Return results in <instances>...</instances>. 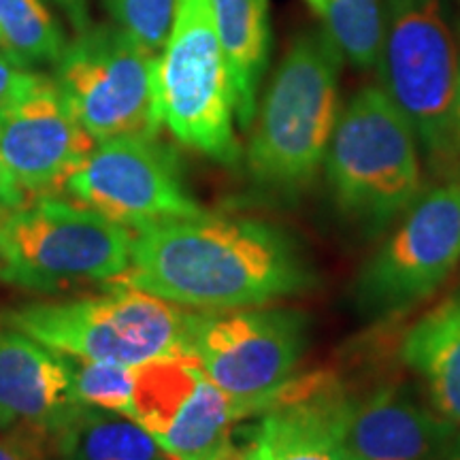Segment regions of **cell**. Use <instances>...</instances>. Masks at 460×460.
I'll return each mask as SVG.
<instances>
[{"label":"cell","mask_w":460,"mask_h":460,"mask_svg":"<svg viewBox=\"0 0 460 460\" xmlns=\"http://www.w3.org/2000/svg\"><path fill=\"white\" fill-rule=\"evenodd\" d=\"M315 279L301 247L281 228L203 211L135 230L128 271L111 288L214 314L296 296Z\"/></svg>","instance_id":"obj_1"},{"label":"cell","mask_w":460,"mask_h":460,"mask_svg":"<svg viewBox=\"0 0 460 460\" xmlns=\"http://www.w3.org/2000/svg\"><path fill=\"white\" fill-rule=\"evenodd\" d=\"M343 56L326 28L298 34L275 68L247 146L252 181L269 192L312 186L329 152L341 102Z\"/></svg>","instance_id":"obj_2"},{"label":"cell","mask_w":460,"mask_h":460,"mask_svg":"<svg viewBox=\"0 0 460 460\" xmlns=\"http://www.w3.org/2000/svg\"><path fill=\"white\" fill-rule=\"evenodd\" d=\"M418 146L382 85L358 90L339 113L326 181L337 209L369 237L386 233L422 194Z\"/></svg>","instance_id":"obj_3"},{"label":"cell","mask_w":460,"mask_h":460,"mask_svg":"<svg viewBox=\"0 0 460 460\" xmlns=\"http://www.w3.org/2000/svg\"><path fill=\"white\" fill-rule=\"evenodd\" d=\"M192 315L147 292L111 288L101 296L20 305L3 322L71 358L141 367L188 354Z\"/></svg>","instance_id":"obj_4"},{"label":"cell","mask_w":460,"mask_h":460,"mask_svg":"<svg viewBox=\"0 0 460 460\" xmlns=\"http://www.w3.org/2000/svg\"><path fill=\"white\" fill-rule=\"evenodd\" d=\"M158 58L118 26H88L54 65L56 90L96 143L158 137Z\"/></svg>","instance_id":"obj_5"},{"label":"cell","mask_w":460,"mask_h":460,"mask_svg":"<svg viewBox=\"0 0 460 460\" xmlns=\"http://www.w3.org/2000/svg\"><path fill=\"white\" fill-rule=\"evenodd\" d=\"M376 68L429 156L452 158L460 58L444 0H386Z\"/></svg>","instance_id":"obj_6"},{"label":"cell","mask_w":460,"mask_h":460,"mask_svg":"<svg viewBox=\"0 0 460 460\" xmlns=\"http://www.w3.org/2000/svg\"><path fill=\"white\" fill-rule=\"evenodd\" d=\"M163 122L183 146L234 166V94L209 0H177L175 20L158 58Z\"/></svg>","instance_id":"obj_7"},{"label":"cell","mask_w":460,"mask_h":460,"mask_svg":"<svg viewBox=\"0 0 460 460\" xmlns=\"http://www.w3.org/2000/svg\"><path fill=\"white\" fill-rule=\"evenodd\" d=\"M3 222L11 247V284L34 290L113 284L130 267L135 233L90 207L41 197Z\"/></svg>","instance_id":"obj_8"},{"label":"cell","mask_w":460,"mask_h":460,"mask_svg":"<svg viewBox=\"0 0 460 460\" xmlns=\"http://www.w3.org/2000/svg\"><path fill=\"white\" fill-rule=\"evenodd\" d=\"M460 264V181L422 190L356 275V307L367 318L410 312Z\"/></svg>","instance_id":"obj_9"},{"label":"cell","mask_w":460,"mask_h":460,"mask_svg":"<svg viewBox=\"0 0 460 460\" xmlns=\"http://www.w3.org/2000/svg\"><path fill=\"white\" fill-rule=\"evenodd\" d=\"M307 348V320L292 309L245 307L192 315L188 354L250 416L290 382Z\"/></svg>","instance_id":"obj_10"},{"label":"cell","mask_w":460,"mask_h":460,"mask_svg":"<svg viewBox=\"0 0 460 460\" xmlns=\"http://www.w3.org/2000/svg\"><path fill=\"white\" fill-rule=\"evenodd\" d=\"M130 418L169 460H237L234 427L247 411L194 356L180 354L137 367Z\"/></svg>","instance_id":"obj_11"},{"label":"cell","mask_w":460,"mask_h":460,"mask_svg":"<svg viewBox=\"0 0 460 460\" xmlns=\"http://www.w3.org/2000/svg\"><path fill=\"white\" fill-rule=\"evenodd\" d=\"M65 192L130 230L203 214L183 181L180 160L156 137L96 143L68 177Z\"/></svg>","instance_id":"obj_12"},{"label":"cell","mask_w":460,"mask_h":460,"mask_svg":"<svg viewBox=\"0 0 460 460\" xmlns=\"http://www.w3.org/2000/svg\"><path fill=\"white\" fill-rule=\"evenodd\" d=\"M96 141L45 77L24 99L0 109V152L26 194L54 197Z\"/></svg>","instance_id":"obj_13"},{"label":"cell","mask_w":460,"mask_h":460,"mask_svg":"<svg viewBox=\"0 0 460 460\" xmlns=\"http://www.w3.org/2000/svg\"><path fill=\"white\" fill-rule=\"evenodd\" d=\"M349 393L332 371L286 384L261 413L250 446L258 460H354L345 441Z\"/></svg>","instance_id":"obj_14"},{"label":"cell","mask_w":460,"mask_h":460,"mask_svg":"<svg viewBox=\"0 0 460 460\" xmlns=\"http://www.w3.org/2000/svg\"><path fill=\"white\" fill-rule=\"evenodd\" d=\"M343 429L354 460H439L456 430L401 384L349 394Z\"/></svg>","instance_id":"obj_15"},{"label":"cell","mask_w":460,"mask_h":460,"mask_svg":"<svg viewBox=\"0 0 460 460\" xmlns=\"http://www.w3.org/2000/svg\"><path fill=\"white\" fill-rule=\"evenodd\" d=\"M77 405L65 354L9 326L0 329V429L39 427L51 433Z\"/></svg>","instance_id":"obj_16"},{"label":"cell","mask_w":460,"mask_h":460,"mask_svg":"<svg viewBox=\"0 0 460 460\" xmlns=\"http://www.w3.org/2000/svg\"><path fill=\"white\" fill-rule=\"evenodd\" d=\"M399 356L422 382L429 405L460 427V290L413 322L401 339Z\"/></svg>","instance_id":"obj_17"},{"label":"cell","mask_w":460,"mask_h":460,"mask_svg":"<svg viewBox=\"0 0 460 460\" xmlns=\"http://www.w3.org/2000/svg\"><path fill=\"white\" fill-rule=\"evenodd\" d=\"M217 37L228 62L234 118L247 130L258 111V90L269 66L267 0H209Z\"/></svg>","instance_id":"obj_18"},{"label":"cell","mask_w":460,"mask_h":460,"mask_svg":"<svg viewBox=\"0 0 460 460\" xmlns=\"http://www.w3.org/2000/svg\"><path fill=\"white\" fill-rule=\"evenodd\" d=\"M58 460H169L141 424L124 413L77 405L51 430Z\"/></svg>","instance_id":"obj_19"},{"label":"cell","mask_w":460,"mask_h":460,"mask_svg":"<svg viewBox=\"0 0 460 460\" xmlns=\"http://www.w3.org/2000/svg\"><path fill=\"white\" fill-rule=\"evenodd\" d=\"M65 32L43 0H0V48L28 66L56 65Z\"/></svg>","instance_id":"obj_20"},{"label":"cell","mask_w":460,"mask_h":460,"mask_svg":"<svg viewBox=\"0 0 460 460\" xmlns=\"http://www.w3.org/2000/svg\"><path fill=\"white\" fill-rule=\"evenodd\" d=\"M324 22L343 60L360 71L377 66L384 26L382 0H324Z\"/></svg>","instance_id":"obj_21"},{"label":"cell","mask_w":460,"mask_h":460,"mask_svg":"<svg viewBox=\"0 0 460 460\" xmlns=\"http://www.w3.org/2000/svg\"><path fill=\"white\" fill-rule=\"evenodd\" d=\"M71 369L73 393L79 405L124 413L130 418L137 367L92 362L66 356Z\"/></svg>","instance_id":"obj_22"},{"label":"cell","mask_w":460,"mask_h":460,"mask_svg":"<svg viewBox=\"0 0 460 460\" xmlns=\"http://www.w3.org/2000/svg\"><path fill=\"white\" fill-rule=\"evenodd\" d=\"M177 0H105L115 26L147 51L163 54L175 20Z\"/></svg>","instance_id":"obj_23"},{"label":"cell","mask_w":460,"mask_h":460,"mask_svg":"<svg viewBox=\"0 0 460 460\" xmlns=\"http://www.w3.org/2000/svg\"><path fill=\"white\" fill-rule=\"evenodd\" d=\"M49 452H54V447L48 429H0V460H45Z\"/></svg>","instance_id":"obj_24"},{"label":"cell","mask_w":460,"mask_h":460,"mask_svg":"<svg viewBox=\"0 0 460 460\" xmlns=\"http://www.w3.org/2000/svg\"><path fill=\"white\" fill-rule=\"evenodd\" d=\"M43 79V75L31 71V66L0 48V109L24 99Z\"/></svg>","instance_id":"obj_25"},{"label":"cell","mask_w":460,"mask_h":460,"mask_svg":"<svg viewBox=\"0 0 460 460\" xmlns=\"http://www.w3.org/2000/svg\"><path fill=\"white\" fill-rule=\"evenodd\" d=\"M24 205H28L24 188L15 180L13 171L9 169L7 160L0 152V217L13 214V211L22 209Z\"/></svg>","instance_id":"obj_26"},{"label":"cell","mask_w":460,"mask_h":460,"mask_svg":"<svg viewBox=\"0 0 460 460\" xmlns=\"http://www.w3.org/2000/svg\"><path fill=\"white\" fill-rule=\"evenodd\" d=\"M54 3L65 11L73 28L77 32L85 31L90 26L88 22V0H54Z\"/></svg>","instance_id":"obj_27"},{"label":"cell","mask_w":460,"mask_h":460,"mask_svg":"<svg viewBox=\"0 0 460 460\" xmlns=\"http://www.w3.org/2000/svg\"><path fill=\"white\" fill-rule=\"evenodd\" d=\"M452 156H460V68H458V84H456V99H454V111H452Z\"/></svg>","instance_id":"obj_28"},{"label":"cell","mask_w":460,"mask_h":460,"mask_svg":"<svg viewBox=\"0 0 460 460\" xmlns=\"http://www.w3.org/2000/svg\"><path fill=\"white\" fill-rule=\"evenodd\" d=\"M11 269V247H9V237L7 228H4L3 217H0V279L7 281Z\"/></svg>","instance_id":"obj_29"},{"label":"cell","mask_w":460,"mask_h":460,"mask_svg":"<svg viewBox=\"0 0 460 460\" xmlns=\"http://www.w3.org/2000/svg\"><path fill=\"white\" fill-rule=\"evenodd\" d=\"M439 460H460V427L454 430L450 441H447L446 450L441 452Z\"/></svg>","instance_id":"obj_30"},{"label":"cell","mask_w":460,"mask_h":460,"mask_svg":"<svg viewBox=\"0 0 460 460\" xmlns=\"http://www.w3.org/2000/svg\"><path fill=\"white\" fill-rule=\"evenodd\" d=\"M237 460H258V458H256V454H254V450H252V446H247L243 452H239V456H237Z\"/></svg>","instance_id":"obj_31"},{"label":"cell","mask_w":460,"mask_h":460,"mask_svg":"<svg viewBox=\"0 0 460 460\" xmlns=\"http://www.w3.org/2000/svg\"><path fill=\"white\" fill-rule=\"evenodd\" d=\"M309 4H312L314 11H318L320 15H324V0H307Z\"/></svg>","instance_id":"obj_32"}]
</instances>
